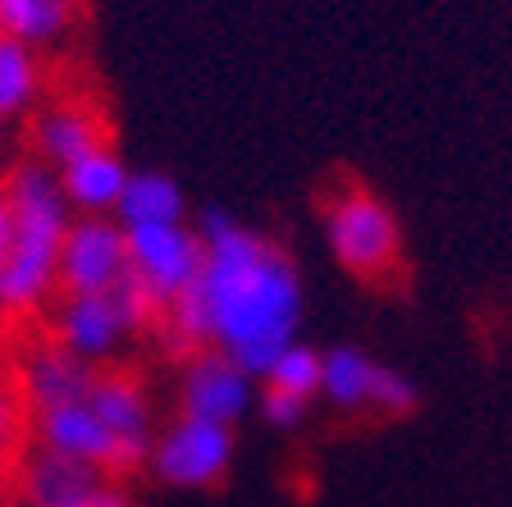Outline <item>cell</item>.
Returning <instances> with one entry per match:
<instances>
[{"instance_id":"obj_9","label":"cell","mask_w":512,"mask_h":507,"mask_svg":"<svg viewBox=\"0 0 512 507\" xmlns=\"http://www.w3.org/2000/svg\"><path fill=\"white\" fill-rule=\"evenodd\" d=\"M32 444L46 448V453H60L69 462H83L92 471L110 480H124L133 466H128L124 448L115 444V434L106 430V421L92 412L87 398L60 402V407H46V412H32Z\"/></svg>"},{"instance_id":"obj_16","label":"cell","mask_w":512,"mask_h":507,"mask_svg":"<svg viewBox=\"0 0 512 507\" xmlns=\"http://www.w3.org/2000/svg\"><path fill=\"white\" fill-rule=\"evenodd\" d=\"M78 10L83 0H0V37L46 51L74 32Z\"/></svg>"},{"instance_id":"obj_20","label":"cell","mask_w":512,"mask_h":507,"mask_svg":"<svg viewBox=\"0 0 512 507\" xmlns=\"http://www.w3.org/2000/svg\"><path fill=\"white\" fill-rule=\"evenodd\" d=\"M23 393L19 384H14V375H5L0 370V462L14 453V444H19V434H23Z\"/></svg>"},{"instance_id":"obj_4","label":"cell","mask_w":512,"mask_h":507,"mask_svg":"<svg viewBox=\"0 0 512 507\" xmlns=\"http://www.w3.org/2000/svg\"><path fill=\"white\" fill-rule=\"evenodd\" d=\"M142 329H156V311L128 284L115 293H60L51 307V338L96 370H106Z\"/></svg>"},{"instance_id":"obj_2","label":"cell","mask_w":512,"mask_h":507,"mask_svg":"<svg viewBox=\"0 0 512 507\" xmlns=\"http://www.w3.org/2000/svg\"><path fill=\"white\" fill-rule=\"evenodd\" d=\"M14 206V238L0 256V316H32L60 293V247L74 211L60 192V174L28 160L5 179Z\"/></svg>"},{"instance_id":"obj_15","label":"cell","mask_w":512,"mask_h":507,"mask_svg":"<svg viewBox=\"0 0 512 507\" xmlns=\"http://www.w3.org/2000/svg\"><path fill=\"white\" fill-rule=\"evenodd\" d=\"M55 174H60V192L69 201V211H78V215H115L119 201H124L128 179H133V169L124 165V156L110 142L83 151V156L69 160Z\"/></svg>"},{"instance_id":"obj_22","label":"cell","mask_w":512,"mask_h":507,"mask_svg":"<svg viewBox=\"0 0 512 507\" xmlns=\"http://www.w3.org/2000/svg\"><path fill=\"white\" fill-rule=\"evenodd\" d=\"M10 238H14V206H10V192L0 183V256L10 252Z\"/></svg>"},{"instance_id":"obj_13","label":"cell","mask_w":512,"mask_h":507,"mask_svg":"<svg viewBox=\"0 0 512 507\" xmlns=\"http://www.w3.org/2000/svg\"><path fill=\"white\" fill-rule=\"evenodd\" d=\"M96 380V366L78 361L74 352H64L51 334L42 343L23 348L19 366H14V384L23 393V407L32 412H46V407H60V402H74V398H87Z\"/></svg>"},{"instance_id":"obj_25","label":"cell","mask_w":512,"mask_h":507,"mask_svg":"<svg viewBox=\"0 0 512 507\" xmlns=\"http://www.w3.org/2000/svg\"><path fill=\"white\" fill-rule=\"evenodd\" d=\"M0 124H5V119H0Z\"/></svg>"},{"instance_id":"obj_18","label":"cell","mask_w":512,"mask_h":507,"mask_svg":"<svg viewBox=\"0 0 512 507\" xmlns=\"http://www.w3.org/2000/svg\"><path fill=\"white\" fill-rule=\"evenodd\" d=\"M42 51L14 42V37H0V119L28 115L42 96Z\"/></svg>"},{"instance_id":"obj_10","label":"cell","mask_w":512,"mask_h":507,"mask_svg":"<svg viewBox=\"0 0 512 507\" xmlns=\"http://www.w3.org/2000/svg\"><path fill=\"white\" fill-rule=\"evenodd\" d=\"M256 398V375L247 366H238L234 357L206 348L183 357L179 370V412L197 416V421H215L234 430Z\"/></svg>"},{"instance_id":"obj_23","label":"cell","mask_w":512,"mask_h":507,"mask_svg":"<svg viewBox=\"0 0 512 507\" xmlns=\"http://www.w3.org/2000/svg\"><path fill=\"white\" fill-rule=\"evenodd\" d=\"M87 507H133V503H128V494L119 489V480H110V485L101 489V494H96Z\"/></svg>"},{"instance_id":"obj_11","label":"cell","mask_w":512,"mask_h":507,"mask_svg":"<svg viewBox=\"0 0 512 507\" xmlns=\"http://www.w3.org/2000/svg\"><path fill=\"white\" fill-rule=\"evenodd\" d=\"M87 402H92V412L106 421V430L115 434V444L124 448L128 466H133V471L147 466L151 444H156V434H160L147 384L124 366H106V370H96L92 389H87Z\"/></svg>"},{"instance_id":"obj_19","label":"cell","mask_w":512,"mask_h":507,"mask_svg":"<svg viewBox=\"0 0 512 507\" xmlns=\"http://www.w3.org/2000/svg\"><path fill=\"white\" fill-rule=\"evenodd\" d=\"M320 375H325V352L307 348V343H293V348H284L275 361H270V370L261 375V384H266V389H279V393H293V398L316 402L320 398Z\"/></svg>"},{"instance_id":"obj_7","label":"cell","mask_w":512,"mask_h":507,"mask_svg":"<svg viewBox=\"0 0 512 507\" xmlns=\"http://www.w3.org/2000/svg\"><path fill=\"white\" fill-rule=\"evenodd\" d=\"M147 466L170 489H215L234 466V430L179 412L156 434Z\"/></svg>"},{"instance_id":"obj_17","label":"cell","mask_w":512,"mask_h":507,"mask_svg":"<svg viewBox=\"0 0 512 507\" xmlns=\"http://www.w3.org/2000/svg\"><path fill=\"white\" fill-rule=\"evenodd\" d=\"M183 215H188V201H183V188L170 174L133 169L115 220L124 224V229H142V224H183Z\"/></svg>"},{"instance_id":"obj_21","label":"cell","mask_w":512,"mask_h":507,"mask_svg":"<svg viewBox=\"0 0 512 507\" xmlns=\"http://www.w3.org/2000/svg\"><path fill=\"white\" fill-rule=\"evenodd\" d=\"M311 402L307 398H293V393H279V389H261V416H266V425H275V430H298L302 421H307Z\"/></svg>"},{"instance_id":"obj_12","label":"cell","mask_w":512,"mask_h":507,"mask_svg":"<svg viewBox=\"0 0 512 507\" xmlns=\"http://www.w3.org/2000/svg\"><path fill=\"white\" fill-rule=\"evenodd\" d=\"M106 485L110 476L83 462H69L60 453H46L37 444L19 457V471H14V489H19L23 507H87Z\"/></svg>"},{"instance_id":"obj_24","label":"cell","mask_w":512,"mask_h":507,"mask_svg":"<svg viewBox=\"0 0 512 507\" xmlns=\"http://www.w3.org/2000/svg\"><path fill=\"white\" fill-rule=\"evenodd\" d=\"M14 507H23V503H14Z\"/></svg>"},{"instance_id":"obj_5","label":"cell","mask_w":512,"mask_h":507,"mask_svg":"<svg viewBox=\"0 0 512 507\" xmlns=\"http://www.w3.org/2000/svg\"><path fill=\"white\" fill-rule=\"evenodd\" d=\"M206 238L197 224H142L128 229V288L156 311V320L197 288Z\"/></svg>"},{"instance_id":"obj_6","label":"cell","mask_w":512,"mask_h":507,"mask_svg":"<svg viewBox=\"0 0 512 507\" xmlns=\"http://www.w3.org/2000/svg\"><path fill=\"white\" fill-rule=\"evenodd\" d=\"M320 398L330 402L334 412L348 416H407L416 412V384L384 361L366 357L362 348H330L325 352V375H320Z\"/></svg>"},{"instance_id":"obj_3","label":"cell","mask_w":512,"mask_h":507,"mask_svg":"<svg viewBox=\"0 0 512 507\" xmlns=\"http://www.w3.org/2000/svg\"><path fill=\"white\" fill-rule=\"evenodd\" d=\"M325 243L357 284L394 288L407 275L394 206L357 179H339L325 192Z\"/></svg>"},{"instance_id":"obj_8","label":"cell","mask_w":512,"mask_h":507,"mask_svg":"<svg viewBox=\"0 0 512 507\" xmlns=\"http://www.w3.org/2000/svg\"><path fill=\"white\" fill-rule=\"evenodd\" d=\"M128 284V229L115 215H74L60 247V293H115Z\"/></svg>"},{"instance_id":"obj_14","label":"cell","mask_w":512,"mask_h":507,"mask_svg":"<svg viewBox=\"0 0 512 507\" xmlns=\"http://www.w3.org/2000/svg\"><path fill=\"white\" fill-rule=\"evenodd\" d=\"M106 142L110 138L101 110L83 106V101H55V106L37 110V119H32V151L51 169H64L69 160H78L92 147H106Z\"/></svg>"},{"instance_id":"obj_1","label":"cell","mask_w":512,"mask_h":507,"mask_svg":"<svg viewBox=\"0 0 512 507\" xmlns=\"http://www.w3.org/2000/svg\"><path fill=\"white\" fill-rule=\"evenodd\" d=\"M197 229L206 238L202 279L156 320L160 343L179 361L215 348L252 375H266L270 361L298 343V265L266 233L243 229L224 211H211Z\"/></svg>"}]
</instances>
